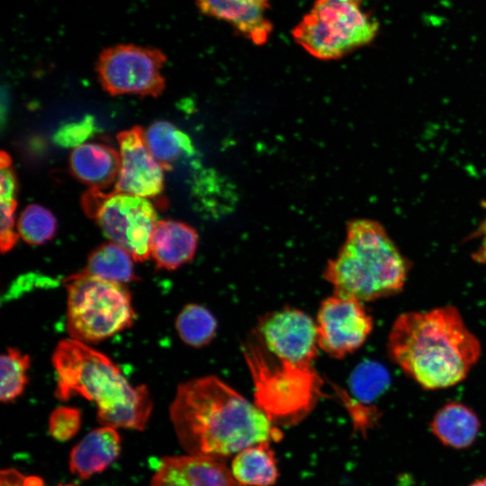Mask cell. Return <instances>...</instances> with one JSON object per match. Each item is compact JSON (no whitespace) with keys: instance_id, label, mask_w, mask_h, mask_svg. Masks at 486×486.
Returning <instances> with one entry per match:
<instances>
[{"instance_id":"52a82bcc","label":"cell","mask_w":486,"mask_h":486,"mask_svg":"<svg viewBox=\"0 0 486 486\" xmlns=\"http://www.w3.org/2000/svg\"><path fill=\"white\" fill-rule=\"evenodd\" d=\"M378 23L353 0H316L292 30L294 40L320 59H337L370 43Z\"/></svg>"},{"instance_id":"8992f818","label":"cell","mask_w":486,"mask_h":486,"mask_svg":"<svg viewBox=\"0 0 486 486\" xmlns=\"http://www.w3.org/2000/svg\"><path fill=\"white\" fill-rule=\"evenodd\" d=\"M70 338L97 343L130 328L135 312L123 284L77 273L66 280Z\"/></svg>"},{"instance_id":"4fadbf2b","label":"cell","mask_w":486,"mask_h":486,"mask_svg":"<svg viewBox=\"0 0 486 486\" xmlns=\"http://www.w3.org/2000/svg\"><path fill=\"white\" fill-rule=\"evenodd\" d=\"M221 461L195 456H165L149 486H237Z\"/></svg>"},{"instance_id":"7402d4cb","label":"cell","mask_w":486,"mask_h":486,"mask_svg":"<svg viewBox=\"0 0 486 486\" xmlns=\"http://www.w3.org/2000/svg\"><path fill=\"white\" fill-rule=\"evenodd\" d=\"M217 320L205 307L198 304L184 306L176 320L180 338L188 346L202 347L215 338Z\"/></svg>"},{"instance_id":"277c9868","label":"cell","mask_w":486,"mask_h":486,"mask_svg":"<svg viewBox=\"0 0 486 486\" xmlns=\"http://www.w3.org/2000/svg\"><path fill=\"white\" fill-rule=\"evenodd\" d=\"M410 271V260L379 221L356 219L347 222L345 240L323 276L333 293L367 302L402 292Z\"/></svg>"},{"instance_id":"6da1fadb","label":"cell","mask_w":486,"mask_h":486,"mask_svg":"<svg viewBox=\"0 0 486 486\" xmlns=\"http://www.w3.org/2000/svg\"><path fill=\"white\" fill-rule=\"evenodd\" d=\"M169 414L188 454L218 461L283 436L255 403L213 375L181 383Z\"/></svg>"},{"instance_id":"9a60e30c","label":"cell","mask_w":486,"mask_h":486,"mask_svg":"<svg viewBox=\"0 0 486 486\" xmlns=\"http://www.w3.org/2000/svg\"><path fill=\"white\" fill-rule=\"evenodd\" d=\"M198 234L190 225L174 220H158L150 239V256L159 269L176 270L191 261Z\"/></svg>"},{"instance_id":"ba28073f","label":"cell","mask_w":486,"mask_h":486,"mask_svg":"<svg viewBox=\"0 0 486 486\" xmlns=\"http://www.w3.org/2000/svg\"><path fill=\"white\" fill-rule=\"evenodd\" d=\"M81 204L104 235L129 252L135 262H144L150 256V239L158 220L148 198L89 189Z\"/></svg>"},{"instance_id":"9c48e42d","label":"cell","mask_w":486,"mask_h":486,"mask_svg":"<svg viewBox=\"0 0 486 486\" xmlns=\"http://www.w3.org/2000/svg\"><path fill=\"white\" fill-rule=\"evenodd\" d=\"M166 55L158 49L119 44L104 49L96 62L103 88L111 95H159L165 88L161 73Z\"/></svg>"},{"instance_id":"44dd1931","label":"cell","mask_w":486,"mask_h":486,"mask_svg":"<svg viewBox=\"0 0 486 486\" xmlns=\"http://www.w3.org/2000/svg\"><path fill=\"white\" fill-rule=\"evenodd\" d=\"M146 144L155 159L166 170L182 154H193L194 146L189 136L166 121H158L144 130Z\"/></svg>"},{"instance_id":"484cf974","label":"cell","mask_w":486,"mask_h":486,"mask_svg":"<svg viewBox=\"0 0 486 486\" xmlns=\"http://www.w3.org/2000/svg\"><path fill=\"white\" fill-rule=\"evenodd\" d=\"M94 119L90 116L76 122H70L62 126L54 135L57 144L73 148L86 143L85 141L94 133Z\"/></svg>"},{"instance_id":"4dcf8cb0","label":"cell","mask_w":486,"mask_h":486,"mask_svg":"<svg viewBox=\"0 0 486 486\" xmlns=\"http://www.w3.org/2000/svg\"><path fill=\"white\" fill-rule=\"evenodd\" d=\"M353 1H355V2L357 3V4H360V1H361V0H353Z\"/></svg>"},{"instance_id":"30bf717a","label":"cell","mask_w":486,"mask_h":486,"mask_svg":"<svg viewBox=\"0 0 486 486\" xmlns=\"http://www.w3.org/2000/svg\"><path fill=\"white\" fill-rule=\"evenodd\" d=\"M315 325L320 349L341 359L365 343L374 321L364 302L333 293L321 302Z\"/></svg>"},{"instance_id":"7a4b0ae2","label":"cell","mask_w":486,"mask_h":486,"mask_svg":"<svg viewBox=\"0 0 486 486\" xmlns=\"http://www.w3.org/2000/svg\"><path fill=\"white\" fill-rule=\"evenodd\" d=\"M389 358L426 390L462 382L482 355L478 338L453 305L400 314L388 334Z\"/></svg>"},{"instance_id":"4316f807","label":"cell","mask_w":486,"mask_h":486,"mask_svg":"<svg viewBox=\"0 0 486 486\" xmlns=\"http://www.w3.org/2000/svg\"><path fill=\"white\" fill-rule=\"evenodd\" d=\"M1 201V251H10L17 243L19 234L14 230V212L17 202L13 197H0Z\"/></svg>"},{"instance_id":"ffe728a7","label":"cell","mask_w":486,"mask_h":486,"mask_svg":"<svg viewBox=\"0 0 486 486\" xmlns=\"http://www.w3.org/2000/svg\"><path fill=\"white\" fill-rule=\"evenodd\" d=\"M134 259L124 248L113 242H106L94 249L80 273L107 281L125 284L137 280Z\"/></svg>"},{"instance_id":"603a6c76","label":"cell","mask_w":486,"mask_h":486,"mask_svg":"<svg viewBox=\"0 0 486 486\" xmlns=\"http://www.w3.org/2000/svg\"><path fill=\"white\" fill-rule=\"evenodd\" d=\"M30 356L17 348L8 347L1 356L0 400L8 403L23 392L27 382Z\"/></svg>"},{"instance_id":"3957f363","label":"cell","mask_w":486,"mask_h":486,"mask_svg":"<svg viewBox=\"0 0 486 486\" xmlns=\"http://www.w3.org/2000/svg\"><path fill=\"white\" fill-rule=\"evenodd\" d=\"M51 361L58 399L67 400L79 394L95 402L97 418L103 426L144 429L152 410L147 387L131 386L105 355L68 338L58 344Z\"/></svg>"},{"instance_id":"e0dca14e","label":"cell","mask_w":486,"mask_h":486,"mask_svg":"<svg viewBox=\"0 0 486 486\" xmlns=\"http://www.w3.org/2000/svg\"><path fill=\"white\" fill-rule=\"evenodd\" d=\"M120 452V435L115 428L103 426L89 432L73 447L69 469L79 478L88 479L104 471L118 458Z\"/></svg>"},{"instance_id":"5b68a950","label":"cell","mask_w":486,"mask_h":486,"mask_svg":"<svg viewBox=\"0 0 486 486\" xmlns=\"http://www.w3.org/2000/svg\"><path fill=\"white\" fill-rule=\"evenodd\" d=\"M242 350L254 384V403L274 425H294L316 407L323 381L314 364L271 353L252 332Z\"/></svg>"},{"instance_id":"5bb4252c","label":"cell","mask_w":486,"mask_h":486,"mask_svg":"<svg viewBox=\"0 0 486 486\" xmlns=\"http://www.w3.org/2000/svg\"><path fill=\"white\" fill-rule=\"evenodd\" d=\"M199 10L230 23L256 45L264 44L273 25L266 16L269 0H195Z\"/></svg>"},{"instance_id":"d6986e66","label":"cell","mask_w":486,"mask_h":486,"mask_svg":"<svg viewBox=\"0 0 486 486\" xmlns=\"http://www.w3.org/2000/svg\"><path fill=\"white\" fill-rule=\"evenodd\" d=\"M230 471L240 486L274 485L278 479V469L270 442L250 446L236 454Z\"/></svg>"},{"instance_id":"8fae6325","label":"cell","mask_w":486,"mask_h":486,"mask_svg":"<svg viewBox=\"0 0 486 486\" xmlns=\"http://www.w3.org/2000/svg\"><path fill=\"white\" fill-rule=\"evenodd\" d=\"M251 332L271 353L314 364L320 349L316 325L302 310L284 308L266 313Z\"/></svg>"},{"instance_id":"2e32d148","label":"cell","mask_w":486,"mask_h":486,"mask_svg":"<svg viewBox=\"0 0 486 486\" xmlns=\"http://www.w3.org/2000/svg\"><path fill=\"white\" fill-rule=\"evenodd\" d=\"M69 168L73 176L90 189L103 190L117 180L120 154L111 146L86 142L71 151Z\"/></svg>"},{"instance_id":"f546056e","label":"cell","mask_w":486,"mask_h":486,"mask_svg":"<svg viewBox=\"0 0 486 486\" xmlns=\"http://www.w3.org/2000/svg\"><path fill=\"white\" fill-rule=\"evenodd\" d=\"M468 486H486V477H482L473 481Z\"/></svg>"},{"instance_id":"cb8c5ba5","label":"cell","mask_w":486,"mask_h":486,"mask_svg":"<svg viewBox=\"0 0 486 486\" xmlns=\"http://www.w3.org/2000/svg\"><path fill=\"white\" fill-rule=\"evenodd\" d=\"M57 230V220L52 212L39 204L24 208L17 221V232L25 242L40 245L50 240Z\"/></svg>"},{"instance_id":"7c38bea8","label":"cell","mask_w":486,"mask_h":486,"mask_svg":"<svg viewBox=\"0 0 486 486\" xmlns=\"http://www.w3.org/2000/svg\"><path fill=\"white\" fill-rule=\"evenodd\" d=\"M120 170L114 191L143 198H152L164 189L162 166L150 153L144 138V130L135 126L117 136Z\"/></svg>"},{"instance_id":"d4e9b609","label":"cell","mask_w":486,"mask_h":486,"mask_svg":"<svg viewBox=\"0 0 486 486\" xmlns=\"http://www.w3.org/2000/svg\"><path fill=\"white\" fill-rule=\"evenodd\" d=\"M81 424L80 410L72 407H59L52 411L49 421L50 435L58 441L73 437Z\"/></svg>"},{"instance_id":"83f0119b","label":"cell","mask_w":486,"mask_h":486,"mask_svg":"<svg viewBox=\"0 0 486 486\" xmlns=\"http://www.w3.org/2000/svg\"><path fill=\"white\" fill-rule=\"evenodd\" d=\"M0 486H46L44 481L33 475H24L15 469L2 470ZM58 486H76L75 484H58Z\"/></svg>"},{"instance_id":"f1b7e54d","label":"cell","mask_w":486,"mask_h":486,"mask_svg":"<svg viewBox=\"0 0 486 486\" xmlns=\"http://www.w3.org/2000/svg\"><path fill=\"white\" fill-rule=\"evenodd\" d=\"M472 237L478 239V245L471 256L474 262L486 265V217L472 233Z\"/></svg>"},{"instance_id":"ac0fdd59","label":"cell","mask_w":486,"mask_h":486,"mask_svg":"<svg viewBox=\"0 0 486 486\" xmlns=\"http://www.w3.org/2000/svg\"><path fill=\"white\" fill-rule=\"evenodd\" d=\"M429 428L432 435L445 446L462 450L476 440L481 422L475 411L458 401H449L434 414Z\"/></svg>"}]
</instances>
